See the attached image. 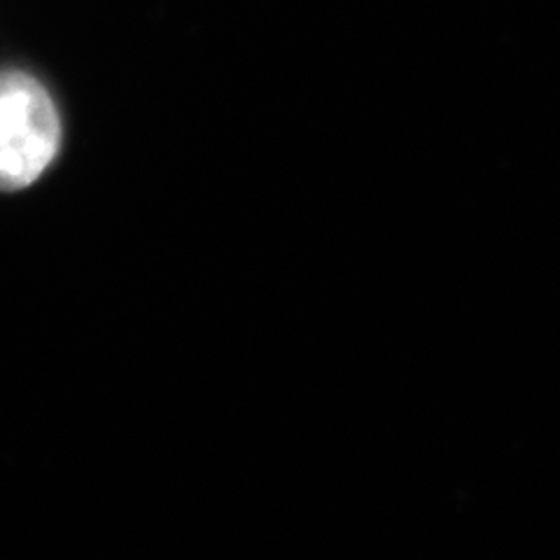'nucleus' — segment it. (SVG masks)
<instances>
[{
	"instance_id": "nucleus-1",
	"label": "nucleus",
	"mask_w": 560,
	"mask_h": 560,
	"mask_svg": "<svg viewBox=\"0 0 560 560\" xmlns=\"http://www.w3.org/2000/svg\"><path fill=\"white\" fill-rule=\"evenodd\" d=\"M59 113L26 73H0V191L24 189L59 152Z\"/></svg>"
}]
</instances>
